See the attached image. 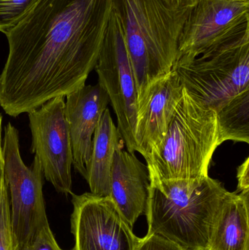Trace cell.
<instances>
[{
  "label": "cell",
  "instance_id": "obj_19",
  "mask_svg": "<svg viewBox=\"0 0 249 250\" xmlns=\"http://www.w3.org/2000/svg\"><path fill=\"white\" fill-rule=\"evenodd\" d=\"M134 250H184L176 244L156 234H147L139 240Z\"/></svg>",
  "mask_w": 249,
  "mask_h": 250
},
{
  "label": "cell",
  "instance_id": "obj_23",
  "mask_svg": "<svg viewBox=\"0 0 249 250\" xmlns=\"http://www.w3.org/2000/svg\"><path fill=\"white\" fill-rule=\"evenodd\" d=\"M243 250H249V242L246 245L245 248Z\"/></svg>",
  "mask_w": 249,
  "mask_h": 250
},
{
  "label": "cell",
  "instance_id": "obj_5",
  "mask_svg": "<svg viewBox=\"0 0 249 250\" xmlns=\"http://www.w3.org/2000/svg\"><path fill=\"white\" fill-rule=\"evenodd\" d=\"M173 68L192 98L217 113L249 89V26L196 58L178 60Z\"/></svg>",
  "mask_w": 249,
  "mask_h": 250
},
{
  "label": "cell",
  "instance_id": "obj_17",
  "mask_svg": "<svg viewBox=\"0 0 249 250\" xmlns=\"http://www.w3.org/2000/svg\"><path fill=\"white\" fill-rule=\"evenodd\" d=\"M39 0H0V32L7 35Z\"/></svg>",
  "mask_w": 249,
  "mask_h": 250
},
{
  "label": "cell",
  "instance_id": "obj_4",
  "mask_svg": "<svg viewBox=\"0 0 249 250\" xmlns=\"http://www.w3.org/2000/svg\"><path fill=\"white\" fill-rule=\"evenodd\" d=\"M218 146L216 111L195 101L183 87L163 139L145 157L150 182L208 177Z\"/></svg>",
  "mask_w": 249,
  "mask_h": 250
},
{
  "label": "cell",
  "instance_id": "obj_1",
  "mask_svg": "<svg viewBox=\"0 0 249 250\" xmlns=\"http://www.w3.org/2000/svg\"><path fill=\"white\" fill-rule=\"evenodd\" d=\"M112 0H39L6 37L0 106L29 113L86 85L112 13Z\"/></svg>",
  "mask_w": 249,
  "mask_h": 250
},
{
  "label": "cell",
  "instance_id": "obj_15",
  "mask_svg": "<svg viewBox=\"0 0 249 250\" xmlns=\"http://www.w3.org/2000/svg\"><path fill=\"white\" fill-rule=\"evenodd\" d=\"M121 146H124V141L113 121L110 110L106 108L94 133L92 156L86 179L91 192L94 195L110 196L114 154Z\"/></svg>",
  "mask_w": 249,
  "mask_h": 250
},
{
  "label": "cell",
  "instance_id": "obj_21",
  "mask_svg": "<svg viewBox=\"0 0 249 250\" xmlns=\"http://www.w3.org/2000/svg\"><path fill=\"white\" fill-rule=\"evenodd\" d=\"M237 179H238V190L240 193H249V158L247 157L245 161L238 166L237 169Z\"/></svg>",
  "mask_w": 249,
  "mask_h": 250
},
{
  "label": "cell",
  "instance_id": "obj_10",
  "mask_svg": "<svg viewBox=\"0 0 249 250\" xmlns=\"http://www.w3.org/2000/svg\"><path fill=\"white\" fill-rule=\"evenodd\" d=\"M249 1L199 0L183 28L177 61L196 58L249 27Z\"/></svg>",
  "mask_w": 249,
  "mask_h": 250
},
{
  "label": "cell",
  "instance_id": "obj_8",
  "mask_svg": "<svg viewBox=\"0 0 249 250\" xmlns=\"http://www.w3.org/2000/svg\"><path fill=\"white\" fill-rule=\"evenodd\" d=\"M64 97L50 100L28 113L31 150L38 157L44 177L58 193L73 194V149L64 114Z\"/></svg>",
  "mask_w": 249,
  "mask_h": 250
},
{
  "label": "cell",
  "instance_id": "obj_16",
  "mask_svg": "<svg viewBox=\"0 0 249 250\" xmlns=\"http://www.w3.org/2000/svg\"><path fill=\"white\" fill-rule=\"evenodd\" d=\"M216 123L218 146L227 141L249 144V89L216 113Z\"/></svg>",
  "mask_w": 249,
  "mask_h": 250
},
{
  "label": "cell",
  "instance_id": "obj_24",
  "mask_svg": "<svg viewBox=\"0 0 249 250\" xmlns=\"http://www.w3.org/2000/svg\"><path fill=\"white\" fill-rule=\"evenodd\" d=\"M240 1H249V0H240Z\"/></svg>",
  "mask_w": 249,
  "mask_h": 250
},
{
  "label": "cell",
  "instance_id": "obj_3",
  "mask_svg": "<svg viewBox=\"0 0 249 250\" xmlns=\"http://www.w3.org/2000/svg\"><path fill=\"white\" fill-rule=\"evenodd\" d=\"M228 192L210 176L150 182L147 234L162 236L184 250H207L215 214Z\"/></svg>",
  "mask_w": 249,
  "mask_h": 250
},
{
  "label": "cell",
  "instance_id": "obj_2",
  "mask_svg": "<svg viewBox=\"0 0 249 250\" xmlns=\"http://www.w3.org/2000/svg\"><path fill=\"white\" fill-rule=\"evenodd\" d=\"M199 0H112L135 81L137 101L169 73L178 55L184 24Z\"/></svg>",
  "mask_w": 249,
  "mask_h": 250
},
{
  "label": "cell",
  "instance_id": "obj_14",
  "mask_svg": "<svg viewBox=\"0 0 249 250\" xmlns=\"http://www.w3.org/2000/svg\"><path fill=\"white\" fill-rule=\"evenodd\" d=\"M249 193L228 192L213 219L207 250H243L249 242Z\"/></svg>",
  "mask_w": 249,
  "mask_h": 250
},
{
  "label": "cell",
  "instance_id": "obj_18",
  "mask_svg": "<svg viewBox=\"0 0 249 250\" xmlns=\"http://www.w3.org/2000/svg\"><path fill=\"white\" fill-rule=\"evenodd\" d=\"M0 250H16L10 223V202L7 187L0 196Z\"/></svg>",
  "mask_w": 249,
  "mask_h": 250
},
{
  "label": "cell",
  "instance_id": "obj_11",
  "mask_svg": "<svg viewBox=\"0 0 249 250\" xmlns=\"http://www.w3.org/2000/svg\"><path fill=\"white\" fill-rule=\"evenodd\" d=\"M175 69L152 82L137 101L134 127L137 151L146 157L163 139L182 97Z\"/></svg>",
  "mask_w": 249,
  "mask_h": 250
},
{
  "label": "cell",
  "instance_id": "obj_12",
  "mask_svg": "<svg viewBox=\"0 0 249 250\" xmlns=\"http://www.w3.org/2000/svg\"><path fill=\"white\" fill-rule=\"evenodd\" d=\"M64 114L68 124L75 170L85 179L92 156L93 136L109 98L97 83L84 85L66 96Z\"/></svg>",
  "mask_w": 249,
  "mask_h": 250
},
{
  "label": "cell",
  "instance_id": "obj_9",
  "mask_svg": "<svg viewBox=\"0 0 249 250\" xmlns=\"http://www.w3.org/2000/svg\"><path fill=\"white\" fill-rule=\"evenodd\" d=\"M73 250H134L137 237L111 197L72 194Z\"/></svg>",
  "mask_w": 249,
  "mask_h": 250
},
{
  "label": "cell",
  "instance_id": "obj_20",
  "mask_svg": "<svg viewBox=\"0 0 249 250\" xmlns=\"http://www.w3.org/2000/svg\"><path fill=\"white\" fill-rule=\"evenodd\" d=\"M28 250H64L57 243L50 226H45Z\"/></svg>",
  "mask_w": 249,
  "mask_h": 250
},
{
  "label": "cell",
  "instance_id": "obj_22",
  "mask_svg": "<svg viewBox=\"0 0 249 250\" xmlns=\"http://www.w3.org/2000/svg\"><path fill=\"white\" fill-rule=\"evenodd\" d=\"M1 125H2V116L0 114V196L6 185L4 179V156H3L2 141H1Z\"/></svg>",
  "mask_w": 249,
  "mask_h": 250
},
{
  "label": "cell",
  "instance_id": "obj_7",
  "mask_svg": "<svg viewBox=\"0 0 249 250\" xmlns=\"http://www.w3.org/2000/svg\"><path fill=\"white\" fill-rule=\"evenodd\" d=\"M95 69L116 116L122 141L127 151L134 154L137 89L122 27L113 10Z\"/></svg>",
  "mask_w": 249,
  "mask_h": 250
},
{
  "label": "cell",
  "instance_id": "obj_13",
  "mask_svg": "<svg viewBox=\"0 0 249 250\" xmlns=\"http://www.w3.org/2000/svg\"><path fill=\"white\" fill-rule=\"evenodd\" d=\"M149 188L146 165L135 154L124 150V146L118 147L111 167L110 197L132 229L146 212Z\"/></svg>",
  "mask_w": 249,
  "mask_h": 250
},
{
  "label": "cell",
  "instance_id": "obj_6",
  "mask_svg": "<svg viewBox=\"0 0 249 250\" xmlns=\"http://www.w3.org/2000/svg\"><path fill=\"white\" fill-rule=\"evenodd\" d=\"M4 131V179L15 249L28 250L42 229L49 226L42 192L43 173L37 156L30 167L23 163L17 129L9 123Z\"/></svg>",
  "mask_w": 249,
  "mask_h": 250
}]
</instances>
